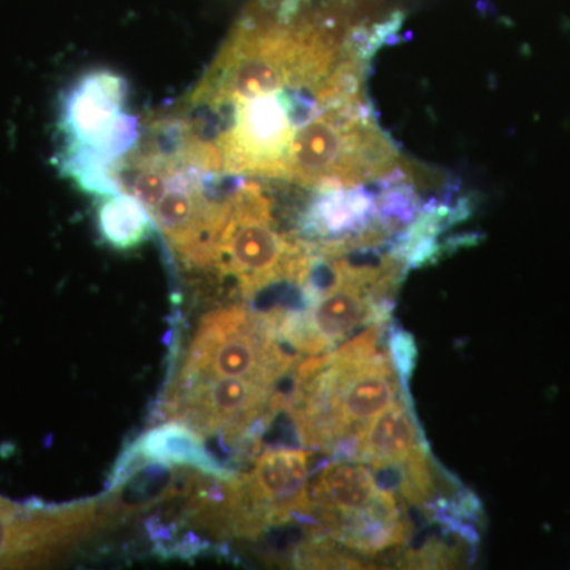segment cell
Segmentation results:
<instances>
[{
    "instance_id": "6da1fadb",
    "label": "cell",
    "mask_w": 570,
    "mask_h": 570,
    "mask_svg": "<svg viewBox=\"0 0 570 570\" xmlns=\"http://www.w3.org/2000/svg\"><path fill=\"white\" fill-rule=\"evenodd\" d=\"M314 257L313 243L279 232L272 200L261 184L243 183L228 194V216L213 266L220 276L234 279L245 298L281 284L302 287Z\"/></svg>"
},
{
    "instance_id": "7a4b0ae2",
    "label": "cell",
    "mask_w": 570,
    "mask_h": 570,
    "mask_svg": "<svg viewBox=\"0 0 570 570\" xmlns=\"http://www.w3.org/2000/svg\"><path fill=\"white\" fill-rule=\"evenodd\" d=\"M127 81L110 70L86 73L62 104L61 168L71 181L118 174L138 138V119L126 115Z\"/></svg>"
},
{
    "instance_id": "3957f363",
    "label": "cell",
    "mask_w": 570,
    "mask_h": 570,
    "mask_svg": "<svg viewBox=\"0 0 570 570\" xmlns=\"http://www.w3.org/2000/svg\"><path fill=\"white\" fill-rule=\"evenodd\" d=\"M285 346L272 311L245 306L216 309L202 318L176 381L246 377L277 387L299 360Z\"/></svg>"
},
{
    "instance_id": "277c9868",
    "label": "cell",
    "mask_w": 570,
    "mask_h": 570,
    "mask_svg": "<svg viewBox=\"0 0 570 570\" xmlns=\"http://www.w3.org/2000/svg\"><path fill=\"white\" fill-rule=\"evenodd\" d=\"M276 385L246 377H204L175 381L165 400L164 417L193 426L202 436H220L225 444L246 442L257 455L268 423L266 414Z\"/></svg>"
},
{
    "instance_id": "5b68a950",
    "label": "cell",
    "mask_w": 570,
    "mask_h": 570,
    "mask_svg": "<svg viewBox=\"0 0 570 570\" xmlns=\"http://www.w3.org/2000/svg\"><path fill=\"white\" fill-rule=\"evenodd\" d=\"M311 455L303 449H268L257 456L250 472L239 474L255 504L268 513L273 528L309 513Z\"/></svg>"
},
{
    "instance_id": "8992f818",
    "label": "cell",
    "mask_w": 570,
    "mask_h": 570,
    "mask_svg": "<svg viewBox=\"0 0 570 570\" xmlns=\"http://www.w3.org/2000/svg\"><path fill=\"white\" fill-rule=\"evenodd\" d=\"M146 463L189 468L219 479H234V469L225 466L206 448L204 436L183 422L151 428L122 453L111 474L110 489L122 482L134 469Z\"/></svg>"
},
{
    "instance_id": "52a82bcc",
    "label": "cell",
    "mask_w": 570,
    "mask_h": 570,
    "mask_svg": "<svg viewBox=\"0 0 570 570\" xmlns=\"http://www.w3.org/2000/svg\"><path fill=\"white\" fill-rule=\"evenodd\" d=\"M307 494L311 517L316 527L322 528L328 521L365 512L376 502L381 489L363 461L340 460L325 464L316 478L311 479Z\"/></svg>"
},
{
    "instance_id": "ba28073f",
    "label": "cell",
    "mask_w": 570,
    "mask_h": 570,
    "mask_svg": "<svg viewBox=\"0 0 570 570\" xmlns=\"http://www.w3.org/2000/svg\"><path fill=\"white\" fill-rule=\"evenodd\" d=\"M420 449H425L422 433L403 395L371 420L360 434L356 460L367 464L389 463L406 460Z\"/></svg>"
},
{
    "instance_id": "9c48e42d",
    "label": "cell",
    "mask_w": 570,
    "mask_h": 570,
    "mask_svg": "<svg viewBox=\"0 0 570 570\" xmlns=\"http://www.w3.org/2000/svg\"><path fill=\"white\" fill-rule=\"evenodd\" d=\"M151 213L134 195H105L97 206V227L105 243L116 250H132L151 238Z\"/></svg>"
},
{
    "instance_id": "30bf717a",
    "label": "cell",
    "mask_w": 570,
    "mask_h": 570,
    "mask_svg": "<svg viewBox=\"0 0 570 570\" xmlns=\"http://www.w3.org/2000/svg\"><path fill=\"white\" fill-rule=\"evenodd\" d=\"M389 355L397 377L401 379V382H407L414 373L419 358V348L414 337L404 330H396L390 337Z\"/></svg>"
}]
</instances>
